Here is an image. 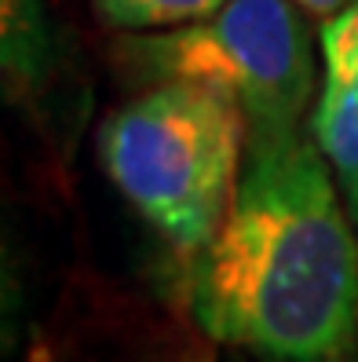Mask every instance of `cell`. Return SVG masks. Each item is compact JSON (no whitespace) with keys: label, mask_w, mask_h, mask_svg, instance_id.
Listing matches in <instances>:
<instances>
[{"label":"cell","mask_w":358,"mask_h":362,"mask_svg":"<svg viewBox=\"0 0 358 362\" xmlns=\"http://www.w3.org/2000/svg\"><path fill=\"white\" fill-rule=\"evenodd\" d=\"M322 84L307 114V132L333 165L347 212L358 223V0L322 18Z\"/></svg>","instance_id":"4"},{"label":"cell","mask_w":358,"mask_h":362,"mask_svg":"<svg viewBox=\"0 0 358 362\" xmlns=\"http://www.w3.org/2000/svg\"><path fill=\"white\" fill-rule=\"evenodd\" d=\"M0 70L8 99L44 95L55 70V33L44 0H0Z\"/></svg>","instance_id":"5"},{"label":"cell","mask_w":358,"mask_h":362,"mask_svg":"<svg viewBox=\"0 0 358 362\" xmlns=\"http://www.w3.org/2000/svg\"><path fill=\"white\" fill-rule=\"evenodd\" d=\"M249 143L241 103L201 81H154L99 129V165L183 257H201L234 202Z\"/></svg>","instance_id":"2"},{"label":"cell","mask_w":358,"mask_h":362,"mask_svg":"<svg viewBox=\"0 0 358 362\" xmlns=\"http://www.w3.org/2000/svg\"><path fill=\"white\" fill-rule=\"evenodd\" d=\"M297 4L311 15V18H329V15H336L344 4H351V0H297Z\"/></svg>","instance_id":"7"},{"label":"cell","mask_w":358,"mask_h":362,"mask_svg":"<svg viewBox=\"0 0 358 362\" xmlns=\"http://www.w3.org/2000/svg\"><path fill=\"white\" fill-rule=\"evenodd\" d=\"M297 0H227L205 18L117 40L136 81H201L230 92L249 129H300L314 106V37Z\"/></svg>","instance_id":"3"},{"label":"cell","mask_w":358,"mask_h":362,"mask_svg":"<svg viewBox=\"0 0 358 362\" xmlns=\"http://www.w3.org/2000/svg\"><path fill=\"white\" fill-rule=\"evenodd\" d=\"M198 326L260 362L358 358V223L304 129H249L234 202L194 260Z\"/></svg>","instance_id":"1"},{"label":"cell","mask_w":358,"mask_h":362,"mask_svg":"<svg viewBox=\"0 0 358 362\" xmlns=\"http://www.w3.org/2000/svg\"><path fill=\"white\" fill-rule=\"evenodd\" d=\"M227 4V0H92L95 18L110 30H129V33H146V30H168L205 18Z\"/></svg>","instance_id":"6"}]
</instances>
